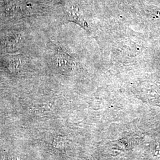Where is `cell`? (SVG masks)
<instances>
[{"label":"cell","mask_w":160,"mask_h":160,"mask_svg":"<svg viewBox=\"0 0 160 160\" xmlns=\"http://www.w3.org/2000/svg\"><path fill=\"white\" fill-rule=\"evenodd\" d=\"M70 16L72 18L71 20L81 25L82 28L85 29L88 28L87 23L84 18L82 12L79 10L77 8H75L73 10L71 11Z\"/></svg>","instance_id":"obj_1"}]
</instances>
